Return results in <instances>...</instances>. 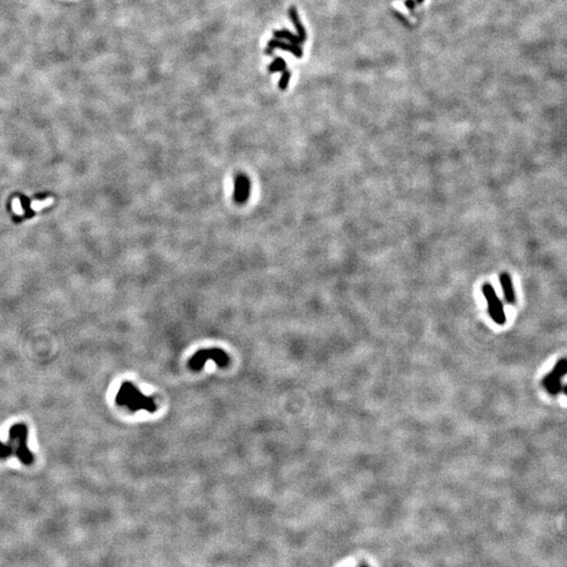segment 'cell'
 <instances>
[{
    "mask_svg": "<svg viewBox=\"0 0 567 567\" xmlns=\"http://www.w3.org/2000/svg\"><path fill=\"white\" fill-rule=\"evenodd\" d=\"M289 17L291 19V21L294 24V26L296 27V31H297V35L299 36V38L302 40L303 42L306 41L307 39V33H306V29L303 27V25L300 22V19L298 17V13L296 11L295 6H291L289 8Z\"/></svg>",
    "mask_w": 567,
    "mask_h": 567,
    "instance_id": "9",
    "label": "cell"
},
{
    "mask_svg": "<svg viewBox=\"0 0 567 567\" xmlns=\"http://www.w3.org/2000/svg\"><path fill=\"white\" fill-rule=\"evenodd\" d=\"M287 64L285 62V60L281 57H277L273 61L269 64L268 69L270 73H278V72H284V70L287 69Z\"/></svg>",
    "mask_w": 567,
    "mask_h": 567,
    "instance_id": "11",
    "label": "cell"
},
{
    "mask_svg": "<svg viewBox=\"0 0 567 567\" xmlns=\"http://www.w3.org/2000/svg\"><path fill=\"white\" fill-rule=\"evenodd\" d=\"M53 203V199L52 198H48L44 201H33V203L31 204V207L33 210L36 211H40L42 208L49 206L50 204Z\"/></svg>",
    "mask_w": 567,
    "mask_h": 567,
    "instance_id": "13",
    "label": "cell"
},
{
    "mask_svg": "<svg viewBox=\"0 0 567 567\" xmlns=\"http://www.w3.org/2000/svg\"><path fill=\"white\" fill-rule=\"evenodd\" d=\"M482 293L485 299H487L488 311L491 318L494 320V322L497 323V325L500 326L504 325L506 322V315L504 312L503 303L499 298L497 292L495 291L494 287L491 285V284L487 283L482 286Z\"/></svg>",
    "mask_w": 567,
    "mask_h": 567,
    "instance_id": "4",
    "label": "cell"
},
{
    "mask_svg": "<svg viewBox=\"0 0 567 567\" xmlns=\"http://www.w3.org/2000/svg\"><path fill=\"white\" fill-rule=\"evenodd\" d=\"M208 359H212L215 362H217L219 367H226L229 360L227 354L220 349L202 350L197 352L196 355L190 359L189 367L192 370L199 371L203 368Z\"/></svg>",
    "mask_w": 567,
    "mask_h": 567,
    "instance_id": "5",
    "label": "cell"
},
{
    "mask_svg": "<svg viewBox=\"0 0 567 567\" xmlns=\"http://www.w3.org/2000/svg\"><path fill=\"white\" fill-rule=\"evenodd\" d=\"M273 36L278 39H286L288 41H290V43L293 44H302L303 41L299 38L298 35H294L292 34L291 32H289L288 29H282V31H275L273 32Z\"/></svg>",
    "mask_w": 567,
    "mask_h": 567,
    "instance_id": "10",
    "label": "cell"
},
{
    "mask_svg": "<svg viewBox=\"0 0 567 567\" xmlns=\"http://www.w3.org/2000/svg\"><path fill=\"white\" fill-rule=\"evenodd\" d=\"M116 402L118 406L126 407L131 412L145 410L149 413H153L157 409L153 398L145 396L143 393H141V391L136 388L134 383L129 381H125L121 384L116 396Z\"/></svg>",
    "mask_w": 567,
    "mask_h": 567,
    "instance_id": "2",
    "label": "cell"
},
{
    "mask_svg": "<svg viewBox=\"0 0 567 567\" xmlns=\"http://www.w3.org/2000/svg\"><path fill=\"white\" fill-rule=\"evenodd\" d=\"M251 183L250 180L245 175H238L235 181V191L234 199L238 204H245L250 198Z\"/></svg>",
    "mask_w": 567,
    "mask_h": 567,
    "instance_id": "6",
    "label": "cell"
},
{
    "mask_svg": "<svg viewBox=\"0 0 567 567\" xmlns=\"http://www.w3.org/2000/svg\"><path fill=\"white\" fill-rule=\"evenodd\" d=\"M275 48H281L283 50H285V52H289L297 58H300L302 56V49L299 45L293 44L290 42H283L279 39L270 40L264 52L266 55L271 56L273 55V52H275Z\"/></svg>",
    "mask_w": 567,
    "mask_h": 567,
    "instance_id": "7",
    "label": "cell"
},
{
    "mask_svg": "<svg viewBox=\"0 0 567 567\" xmlns=\"http://www.w3.org/2000/svg\"><path fill=\"white\" fill-rule=\"evenodd\" d=\"M499 282L501 284V287L504 293V298L511 305L516 302V294L513 286V281L509 273L503 272L499 276Z\"/></svg>",
    "mask_w": 567,
    "mask_h": 567,
    "instance_id": "8",
    "label": "cell"
},
{
    "mask_svg": "<svg viewBox=\"0 0 567 567\" xmlns=\"http://www.w3.org/2000/svg\"><path fill=\"white\" fill-rule=\"evenodd\" d=\"M26 440V425L23 423L12 425L8 432V441L6 443L0 441V459L16 456L23 464H32L34 461V455L27 448Z\"/></svg>",
    "mask_w": 567,
    "mask_h": 567,
    "instance_id": "1",
    "label": "cell"
},
{
    "mask_svg": "<svg viewBox=\"0 0 567 567\" xmlns=\"http://www.w3.org/2000/svg\"><path fill=\"white\" fill-rule=\"evenodd\" d=\"M290 79H291V72H290V70H288V69H285V70H284V72H283V74H282V76H281V79H280V81H279V87H280L281 89H283V90L286 89L287 86H288V84H289Z\"/></svg>",
    "mask_w": 567,
    "mask_h": 567,
    "instance_id": "12",
    "label": "cell"
},
{
    "mask_svg": "<svg viewBox=\"0 0 567 567\" xmlns=\"http://www.w3.org/2000/svg\"><path fill=\"white\" fill-rule=\"evenodd\" d=\"M12 207H13V210H14L16 215H18V216L23 215L24 211H23V208H22V205H21V202H20V200L18 198H15L13 200Z\"/></svg>",
    "mask_w": 567,
    "mask_h": 567,
    "instance_id": "14",
    "label": "cell"
},
{
    "mask_svg": "<svg viewBox=\"0 0 567 567\" xmlns=\"http://www.w3.org/2000/svg\"><path fill=\"white\" fill-rule=\"evenodd\" d=\"M567 373V360L561 358L557 361L553 370L542 380L543 388L552 395H558L562 390L566 394V387L562 384V378Z\"/></svg>",
    "mask_w": 567,
    "mask_h": 567,
    "instance_id": "3",
    "label": "cell"
}]
</instances>
